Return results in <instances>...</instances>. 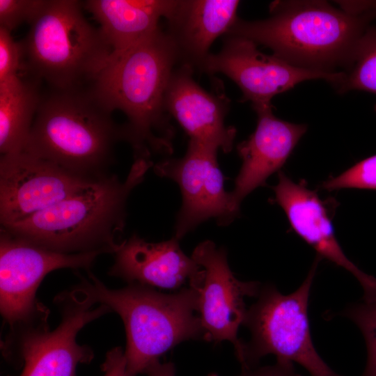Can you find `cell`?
Wrapping results in <instances>:
<instances>
[{"instance_id":"cell-6","label":"cell","mask_w":376,"mask_h":376,"mask_svg":"<svg viewBox=\"0 0 376 376\" xmlns=\"http://www.w3.org/2000/svg\"><path fill=\"white\" fill-rule=\"evenodd\" d=\"M83 1L45 0L21 41L22 68L54 89L92 84L112 49L83 13Z\"/></svg>"},{"instance_id":"cell-13","label":"cell","mask_w":376,"mask_h":376,"mask_svg":"<svg viewBox=\"0 0 376 376\" xmlns=\"http://www.w3.org/2000/svg\"><path fill=\"white\" fill-rule=\"evenodd\" d=\"M94 182L24 151L1 155V226L39 212Z\"/></svg>"},{"instance_id":"cell-20","label":"cell","mask_w":376,"mask_h":376,"mask_svg":"<svg viewBox=\"0 0 376 376\" xmlns=\"http://www.w3.org/2000/svg\"><path fill=\"white\" fill-rule=\"evenodd\" d=\"M39 82L18 75L0 81L1 155L24 150L42 95Z\"/></svg>"},{"instance_id":"cell-10","label":"cell","mask_w":376,"mask_h":376,"mask_svg":"<svg viewBox=\"0 0 376 376\" xmlns=\"http://www.w3.org/2000/svg\"><path fill=\"white\" fill-rule=\"evenodd\" d=\"M191 258L201 267L198 276L191 281L196 295V309L205 339L219 343L230 342L239 361L244 342L237 337L247 309L245 298L257 297L260 284L237 279L230 269L224 248H217L211 240L198 244Z\"/></svg>"},{"instance_id":"cell-18","label":"cell","mask_w":376,"mask_h":376,"mask_svg":"<svg viewBox=\"0 0 376 376\" xmlns=\"http://www.w3.org/2000/svg\"><path fill=\"white\" fill-rule=\"evenodd\" d=\"M239 5L237 0H177L166 19L180 64L198 69L214 41L237 19Z\"/></svg>"},{"instance_id":"cell-9","label":"cell","mask_w":376,"mask_h":376,"mask_svg":"<svg viewBox=\"0 0 376 376\" xmlns=\"http://www.w3.org/2000/svg\"><path fill=\"white\" fill-rule=\"evenodd\" d=\"M99 251H54L0 230V310L10 330L47 320L49 310L37 301V289L61 268L89 270Z\"/></svg>"},{"instance_id":"cell-28","label":"cell","mask_w":376,"mask_h":376,"mask_svg":"<svg viewBox=\"0 0 376 376\" xmlns=\"http://www.w3.org/2000/svg\"><path fill=\"white\" fill-rule=\"evenodd\" d=\"M144 373L148 376H175V366L171 362L161 363L157 361L150 364Z\"/></svg>"},{"instance_id":"cell-29","label":"cell","mask_w":376,"mask_h":376,"mask_svg":"<svg viewBox=\"0 0 376 376\" xmlns=\"http://www.w3.org/2000/svg\"><path fill=\"white\" fill-rule=\"evenodd\" d=\"M208 376H218L217 374L215 373H212L210 375H209Z\"/></svg>"},{"instance_id":"cell-4","label":"cell","mask_w":376,"mask_h":376,"mask_svg":"<svg viewBox=\"0 0 376 376\" xmlns=\"http://www.w3.org/2000/svg\"><path fill=\"white\" fill-rule=\"evenodd\" d=\"M153 165L150 159H135L124 181L111 175L39 212L1 228L57 252L113 253L120 242L116 237L125 226L127 198Z\"/></svg>"},{"instance_id":"cell-12","label":"cell","mask_w":376,"mask_h":376,"mask_svg":"<svg viewBox=\"0 0 376 376\" xmlns=\"http://www.w3.org/2000/svg\"><path fill=\"white\" fill-rule=\"evenodd\" d=\"M217 152L189 141L182 157L164 159L152 166L155 174L175 181L180 189L182 206L173 236L178 240L209 219L225 226L239 215L232 207L230 193L224 189Z\"/></svg>"},{"instance_id":"cell-8","label":"cell","mask_w":376,"mask_h":376,"mask_svg":"<svg viewBox=\"0 0 376 376\" xmlns=\"http://www.w3.org/2000/svg\"><path fill=\"white\" fill-rule=\"evenodd\" d=\"M61 321L50 331L48 321L10 330L3 345L4 357L18 353L24 368L19 376H77L80 363H89L92 350L79 345L78 332L88 323L111 311L109 306L98 304L78 285L56 297Z\"/></svg>"},{"instance_id":"cell-26","label":"cell","mask_w":376,"mask_h":376,"mask_svg":"<svg viewBox=\"0 0 376 376\" xmlns=\"http://www.w3.org/2000/svg\"><path fill=\"white\" fill-rule=\"evenodd\" d=\"M101 368L103 376H127L125 352L120 347L113 348L107 353Z\"/></svg>"},{"instance_id":"cell-5","label":"cell","mask_w":376,"mask_h":376,"mask_svg":"<svg viewBox=\"0 0 376 376\" xmlns=\"http://www.w3.org/2000/svg\"><path fill=\"white\" fill-rule=\"evenodd\" d=\"M78 286L97 304H104L121 318L126 334L125 357L127 376L144 373L152 363L185 340L205 339L196 309V295L190 286L173 293L129 283L108 288L90 270Z\"/></svg>"},{"instance_id":"cell-27","label":"cell","mask_w":376,"mask_h":376,"mask_svg":"<svg viewBox=\"0 0 376 376\" xmlns=\"http://www.w3.org/2000/svg\"><path fill=\"white\" fill-rule=\"evenodd\" d=\"M239 376H302L297 373L293 363L276 361L272 366L243 370Z\"/></svg>"},{"instance_id":"cell-3","label":"cell","mask_w":376,"mask_h":376,"mask_svg":"<svg viewBox=\"0 0 376 376\" xmlns=\"http://www.w3.org/2000/svg\"><path fill=\"white\" fill-rule=\"evenodd\" d=\"M97 98L91 85L42 94L22 151L91 181L111 174L114 148L124 140L123 125Z\"/></svg>"},{"instance_id":"cell-16","label":"cell","mask_w":376,"mask_h":376,"mask_svg":"<svg viewBox=\"0 0 376 376\" xmlns=\"http://www.w3.org/2000/svg\"><path fill=\"white\" fill-rule=\"evenodd\" d=\"M258 116L257 127L248 139L237 146L242 164L230 193L234 210L239 214L243 199L285 163L306 125L276 118L272 105L253 108Z\"/></svg>"},{"instance_id":"cell-24","label":"cell","mask_w":376,"mask_h":376,"mask_svg":"<svg viewBox=\"0 0 376 376\" xmlns=\"http://www.w3.org/2000/svg\"><path fill=\"white\" fill-rule=\"evenodd\" d=\"M45 0H0V27L11 33L24 22L30 23Z\"/></svg>"},{"instance_id":"cell-14","label":"cell","mask_w":376,"mask_h":376,"mask_svg":"<svg viewBox=\"0 0 376 376\" xmlns=\"http://www.w3.org/2000/svg\"><path fill=\"white\" fill-rule=\"evenodd\" d=\"M193 70L183 64L175 68L165 94V109L190 141L229 152L236 135L235 128L224 123L229 100L221 88L203 89L194 79Z\"/></svg>"},{"instance_id":"cell-11","label":"cell","mask_w":376,"mask_h":376,"mask_svg":"<svg viewBox=\"0 0 376 376\" xmlns=\"http://www.w3.org/2000/svg\"><path fill=\"white\" fill-rule=\"evenodd\" d=\"M257 45L245 38L225 36L220 52L210 54L198 70L229 77L242 91L241 101L251 102L253 108L272 105L275 95L300 82L324 79L334 86L342 77L341 71L326 72L295 66L274 54H263Z\"/></svg>"},{"instance_id":"cell-19","label":"cell","mask_w":376,"mask_h":376,"mask_svg":"<svg viewBox=\"0 0 376 376\" xmlns=\"http://www.w3.org/2000/svg\"><path fill=\"white\" fill-rule=\"evenodd\" d=\"M177 0H88L84 8L91 13L112 49L120 54L159 29Z\"/></svg>"},{"instance_id":"cell-25","label":"cell","mask_w":376,"mask_h":376,"mask_svg":"<svg viewBox=\"0 0 376 376\" xmlns=\"http://www.w3.org/2000/svg\"><path fill=\"white\" fill-rule=\"evenodd\" d=\"M22 61L21 42L15 41L10 31L0 27V81L17 75Z\"/></svg>"},{"instance_id":"cell-22","label":"cell","mask_w":376,"mask_h":376,"mask_svg":"<svg viewBox=\"0 0 376 376\" xmlns=\"http://www.w3.org/2000/svg\"><path fill=\"white\" fill-rule=\"evenodd\" d=\"M342 315L358 327L366 342L367 361L361 376H376V300L353 304Z\"/></svg>"},{"instance_id":"cell-7","label":"cell","mask_w":376,"mask_h":376,"mask_svg":"<svg viewBox=\"0 0 376 376\" xmlns=\"http://www.w3.org/2000/svg\"><path fill=\"white\" fill-rule=\"evenodd\" d=\"M321 258L316 256L301 285L293 292L281 293L275 286L260 288L258 300L247 309L244 322L251 333L244 342L242 370L253 368L263 357L297 363L310 376H341L320 357L312 341L308 317L311 288Z\"/></svg>"},{"instance_id":"cell-17","label":"cell","mask_w":376,"mask_h":376,"mask_svg":"<svg viewBox=\"0 0 376 376\" xmlns=\"http://www.w3.org/2000/svg\"><path fill=\"white\" fill-rule=\"evenodd\" d=\"M109 274L129 283L180 290L196 279L201 267L181 249L179 240L146 242L138 235L120 242Z\"/></svg>"},{"instance_id":"cell-21","label":"cell","mask_w":376,"mask_h":376,"mask_svg":"<svg viewBox=\"0 0 376 376\" xmlns=\"http://www.w3.org/2000/svg\"><path fill=\"white\" fill-rule=\"evenodd\" d=\"M335 86L340 93L360 90L376 93V26H370Z\"/></svg>"},{"instance_id":"cell-2","label":"cell","mask_w":376,"mask_h":376,"mask_svg":"<svg viewBox=\"0 0 376 376\" xmlns=\"http://www.w3.org/2000/svg\"><path fill=\"white\" fill-rule=\"evenodd\" d=\"M270 17L246 21L239 17L225 36H239L269 47L291 65L334 72L346 68L376 9L357 12L324 1H276Z\"/></svg>"},{"instance_id":"cell-15","label":"cell","mask_w":376,"mask_h":376,"mask_svg":"<svg viewBox=\"0 0 376 376\" xmlns=\"http://www.w3.org/2000/svg\"><path fill=\"white\" fill-rule=\"evenodd\" d=\"M273 187L274 201L285 213L295 232L325 258L351 273L363 292V300H376V278L360 269L345 254L334 233L327 208L318 195L305 182H295L279 173Z\"/></svg>"},{"instance_id":"cell-23","label":"cell","mask_w":376,"mask_h":376,"mask_svg":"<svg viewBox=\"0 0 376 376\" xmlns=\"http://www.w3.org/2000/svg\"><path fill=\"white\" fill-rule=\"evenodd\" d=\"M321 188L327 191L341 189L376 190V155L357 162L340 175L323 182Z\"/></svg>"},{"instance_id":"cell-1","label":"cell","mask_w":376,"mask_h":376,"mask_svg":"<svg viewBox=\"0 0 376 376\" xmlns=\"http://www.w3.org/2000/svg\"><path fill=\"white\" fill-rule=\"evenodd\" d=\"M180 64L172 38L160 28L125 51L111 54L91 84L109 111H121L127 118L124 140L134 159H150L152 153L170 155L175 134L164 107L172 73Z\"/></svg>"}]
</instances>
